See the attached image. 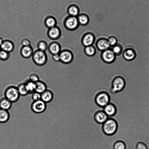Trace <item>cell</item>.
Wrapping results in <instances>:
<instances>
[{"label":"cell","mask_w":149,"mask_h":149,"mask_svg":"<svg viewBox=\"0 0 149 149\" xmlns=\"http://www.w3.org/2000/svg\"><path fill=\"white\" fill-rule=\"evenodd\" d=\"M107 39L110 47H112L118 43V40L115 36H110Z\"/></svg>","instance_id":"obj_33"},{"label":"cell","mask_w":149,"mask_h":149,"mask_svg":"<svg viewBox=\"0 0 149 149\" xmlns=\"http://www.w3.org/2000/svg\"><path fill=\"white\" fill-rule=\"evenodd\" d=\"M118 127L117 122L114 119L109 118L102 125V130L104 133L109 135L115 134Z\"/></svg>","instance_id":"obj_2"},{"label":"cell","mask_w":149,"mask_h":149,"mask_svg":"<svg viewBox=\"0 0 149 149\" xmlns=\"http://www.w3.org/2000/svg\"><path fill=\"white\" fill-rule=\"evenodd\" d=\"M10 118V114L8 111L0 108V123L7 122Z\"/></svg>","instance_id":"obj_24"},{"label":"cell","mask_w":149,"mask_h":149,"mask_svg":"<svg viewBox=\"0 0 149 149\" xmlns=\"http://www.w3.org/2000/svg\"><path fill=\"white\" fill-rule=\"evenodd\" d=\"M1 48H0V51L1 50Z\"/></svg>","instance_id":"obj_40"},{"label":"cell","mask_w":149,"mask_h":149,"mask_svg":"<svg viewBox=\"0 0 149 149\" xmlns=\"http://www.w3.org/2000/svg\"><path fill=\"white\" fill-rule=\"evenodd\" d=\"M0 47L1 50L10 53L13 50L15 45L13 42L11 40H4Z\"/></svg>","instance_id":"obj_17"},{"label":"cell","mask_w":149,"mask_h":149,"mask_svg":"<svg viewBox=\"0 0 149 149\" xmlns=\"http://www.w3.org/2000/svg\"><path fill=\"white\" fill-rule=\"evenodd\" d=\"M4 95L12 103L18 101L20 96L17 87L13 86H10L6 88L4 91Z\"/></svg>","instance_id":"obj_3"},{"label":"cell","mask_w":149,"mask_h":149,"mask_svg":"<svg viewBox=\"0 0 149 149\" xmlns=\"http://www.w3.org/2000/svg\"><path fill=\"white\" fill-rule=\"evenodd\" d=\"M111 49L116 56L120 55L123 52V47L122 45L119 43H118L111 47Z\"/></svg>","instance_id":"obj_29"},{"label":"cell","mask_w":149,"mask_h":149,"mask_svg":"<svg viewBox=\"0 0 149 149\" xmlns=\"http://www.w3.org/2000/svg\"><path fill=\"white\" fill-rule=\"evenodd\" d=\"M17 87L20 96H25L29 94L25 82L19 84Z\"/></svg>","instance_id":"obj_27"},{"label":"cell","mask_w":149,"mask_h":149,"mask_svg":"<svg viewBox=\"0 0 149 149\" xmlns=\"http://www.w3.org/2000/svg\"><path fill=\"white\" fill-rule=\"evenodd\" d=\"M37 49L45 52L48 49V45L46 42L44 40H40L37 44Z\"/></svg>","instance_id":"obj_30"},{"label":"cell","mask_w":149,"mask_h":149,"mask_svg":"<svg viewBox=\"0 0 149 149\" xmlns=\"http://www.w3.org/2000/svg\"><path fill=\"white\" fill-rule=\"evenodd\" d=\"M25 86L29 94H32L35 91L36 83L30 80L25 82Z\"/></svg>","instance_id":"obj_28"},{"label":"cell","mask_w":149,"mask_h":149,"mask_svg":"<svg viewBox=\"0 0 149 149\" xmlns=\"http://www.w3.org/2000/svg\"><path fill=\"white\" fill-rule=\"evenodd\" d=\"M4 40L1 37H0V46L2 45L3 42Z\"/></svg>","instance_id":"obj_39"},{"label":"cell","mask_w":149,"mask_h":149,"mask_svg":"<svg viewBox=\"0 0 149 149\" xmlns=\"http://www.w3.org/2000/svg\"><path fill=\"white\" fill-rule=\"evenodd\" d=\"M97 49L101 52L110 48L107 38H99L95 43Z\"/></svg>","instance_id":"obj_12"},{"label":"cell","mask_w":149,"mask_h":149,"mask_svg":"<svg viewBox=\"0 0 149 149\" xmlns=\"http://www.w3.org/2000/svg\"><path fill=\"white\" fill-rule=\"evenodd\" d=\"M126 81L124 78L121 76H117L113 79L108 93L115 94L120 93L124 89Z\"/></svg>","instance_id":"obj_1"},{"label":"cell","mask_w":149,"mask_h":149,"mask_svg":"<svg viewBox=\"0 0 149 149\" xmlns=\"http://www.w3.org/2000/svg\"><path fill=\"white\" fill-rule=\"evenodd\" d=\"M21 44L23 46H30L31 45V41L27 38H24L21 40Z\"/></svg>","instance_id":"obj_37"},{"label":"cell","mask_w":149,"mask_h":149,"mask_svg":"<svg viewBox=\"0 0 149 149\" xmlns=\"http://www.w3.org/2000/svg\"><path fill=\"white\" fill-rule=\"evenodd\" d=\"M32 111L36 113H40L43 112L47 108V103L40 100L33 101L31 105Z\"/></svg>","instance_id":"obj_9"},{"label":"cell","mask_w":149,"mask_h":149,"mask_svg":"<svg viewBox=\"0 0 149 149\" xmlns=\"http://www.w3.org/2000/svg\"><path fill=\"white\" fill-rule=\"evenodd\" d=\"M60 61L64 64H68L71 63L74 58V55L70 50L64 49L61 50L59 54Z\"/></svg>","instance_id":"obj_8"},{"label":"cell","mask_w":149,"mask_h":149,"mask_svg":"<svg viewBox=\"0 0 149 149\" xmlns=\"http://www.w3.org/2000/svg\"><path fill=\"white\" fill-rule=\"evenodd\" d=\"M56 19L52 16L47 17L45 21V26L49 29L56 26Z\"/></svg>","instance_id":"obj_26"},{"label":"cell","mask_w":149,"mask_h":149,"mask_svg":"<svg viewBox=\"0 0 149 149\" xmlns=\"http://www.w3.org/2000/svg\"><path fill=\"white\" fill-rule=\"evenodd\" d=\"M103 111L109 117L114 116L117 111L116 106L113 104L109 103L103 107Z\"/></svg>","instance_id":"obj_19"},{"label":"cell","mask_w":149,"mask_h":149,"mask_svg":"<svg viewBox=\"0 0 149 149\" xmlns=\"http://www.w3.org/2000/svg\"><path fill=\"white\" fill-rule=\"evenodd\" d=\"M34 63L38 66H42L47 63L48 57L45 52L37 49L34 52L32 56Z\"/></svg>","instance_id":"obj_4"},{"label":"cell","mask_w":149,"mask_h":149,"mask_svg":"<svg viewBox=\"0 0 149 149\" xmlns=\"http://www.w3.org/2000/svg\"><path fill=\"white\" fill-rule=\"evenodd\" d=\"M67 11L69 16L77 17L79 14V7L75 4H72L68 7Z\"/></svg>","instance_id":"obj_20"},{"label":"cell","mask_w":149,"mask_h":149,"mask_svg":"<svg viewBox=\"0 0 149 149\" xmlns=\"http://www.w3.org/2000/svg\"><path fill=\"white\" fill-rule=\"evenodd\" d=\"M63 24L65 28L70 31L76 30L79 25L77 17L69 15L65 18Z\"/></svg>","instance_id":"obj_6"},{"label":"cell","mask_w":149,"mask_h":149,"mask_svg":"<svg viewBox=\"0 0 149 149\" xmlns=\"http://www.w3.org/2000/svg\"><path fill=\"white\" fill-rule=\"evenodd\" d=\"M79 23L80 25L85 26L88 23L89 18L88 16L85 13L79 14L77 17Z\"/></svg>","instance_id":"obj_21"},{"label":"cell","mask_w":149,"mask_h":149,"mask_svg":"<svg viewBox=\"0 0 149 149\" xmlns=\"http://www.w3.org/2000/svg\"><path fill=\"white\" fill-rule=\"evenodd\" d=\"M52 58L53 60L56 62L60 61V57L59 54L52 55Z\"/></svg>","instance_id":"obj_38"},{"label":"cell","mask_w":149,"mask_h":149,"mask_svg":"<svg viewBox=\"0 0 149 149\" xmlns=\"http://www.w3.org/2000/svg\"><path fill=\"white\" fill-rule=\"evenodd\" d=\"M95 40V37L92 33L88 32L85 33L82 36L81 42L85 47L93 45Z\"/></svg>","instance_id":"obj_10"},{"label":"cell","mask_w":149,"mask_h":149,"mask_svg":"<svg viewBox=\"0 0 149 149\" xmlns=\"http://www.w3.org/2000/svg\"><path fill=\"white\" fill-rule=\"evenodd\" d=\"M10 57V53L1 50L0 51V60L2 61H6L8 60Z\"/></svg>","instance_id":"obj_32"},{"label":"cell","mask_w":149,"mask_h":149,"mask_svg":"<svg viewBox=\"0 0 149 149\" xmlns=\"http://www.w3.org/2000/svg\"><path fill=\"white\" fill-rule=\"evenodd\" d=\"M123 56L125 60L131 61L135 58L136 56V52L133 48H127L123 52Z\"/></svg>","instance_id":"obj_14"},{"label":"cell","mask_w":149,"mask_h":149,"mask_svg":"<svg viewBox=\"0 0 149 149\" xmlns=\"http://www.w3.org/2000/svg\"><path fill=\"white\" fill-rule=\"evenodd\" d=\"M41 100L46 103L52 102L53 100L54 94L50 90L47 89L41 94Z\"/></svg>","instance_id":"obj_16"},{"label":"cell","mask_w":149,"mask_h":149,"mask_svg":"<svg viewBox=\"0 0 149 149\" xmlns=\"http://www.w3.org/2000/svg\"><path fill=\"white\" fill-rule=\"evenodd\" d=\"M94 118L96 122L103 124L108 119L109 117L103 111H100L95 113Z\"/></svg>","instance_id":"obj_18"},{"label":"cell","mask_w":149,"mask_h":149,"mask_svg":"<svg viewBox=\"0 0 149 149\" xmlns=\"http://www.w3.org/2000/svg\"><path fill=\"white\" fill-rule=\"evenodd\" d=\"M61 35V31L59 27L56 26L49 29L47 35L49 38L52 40L58 39Z\"/></svg>","instance_id":"obj_11"},{"label":"cell","mask_w":149,"mask_h":149,"mask_svg":"<svg viewBox=\"0 0 149 149\" xmlns=\"http://www.w3.org/2000/svg\"><path fill=\"white\" fill-rule=\"evenodd\" d=\"M136 149H148V146L145 143L140 141L137 143Z\"/></svg>","instance_id":"obj_35"},{"label":"cell","mask_w":149,"mask_h":149,"mask_svg":"<svg viewBox=\"0 0 149 149\" xmlns=\"http://www.w3.org/2000/svg\"><path fill=\"white\" fill-rule=\"evenodd\" d=\"M100 56L101 59L104 63L111 64L115 60L116 56L111 48L101 52Z\"/></svg>","instance_id":"obj_7"},{"label":"cell","mask_w":149,"mask_h":149,"mask_svg":"<svg viewBox=\"0 0 149 149\" xmlns=\"http://www.w3.org/2000/svg\"><path fill=\"white\" fill-rule=\"evenodd\" d=\"M29 80L36 83L40 80L39 77L36 73H31L29 76Z\"/></svg>","instance_id":"obj_34"},{"label":"cell","mask_w":149,"mask_h":149,"mask_svg":"<svg viewBox=\"0 0 149 149\" xmlns=\"http://www.w3.org/2000/svg\"><path fill=\"white\" fill-rule=\"evenodd\" d=\"M12 103L5 97L0 100V108L8 111L11 108Z\"/></svg>","instance_id":"obj_22"},{"label":"cell","mask_w":149,"mask_h":149,"mask_svg":"<svg viewBox=\"0 0 149 149\" xmlns=\"http://www.w3.org/2000/svg\"><path fill=\"white\" fill-rule=\"evenodd\" d=\"M110 96L108 93L104 91L98 93L95 97V101L99 106L103 108L109 103Z\"/></svg>","instance_id":"obj_5"},{"label":"cell","mask_w":149,"mask_h":149,"mask_svg":"<svg viewBox=\"0 0 149 149\" xmlns=\"http://www.w3.org/2000/svg\"><path fill=\"white\" fill-rule=\"evenodd\" d=\"M113 148L114 149H126V145L123 141L118 140L114 143Z\"/></svg>","instance_id":"obj_31"},{"label":"cell","mask_w":149,"mask_h":149,"mask_svg":"<svg viewBox=\"0 0 149 149\" xmlns=\"http://www.w3.org/2000/svg\"><path fill=\"white\" fill-rule=\"evenodd\" d=\"M84 51L86 56L92 57L96 54V49L94 46L91 45L84 47Z\"/></svg>","instance_id":"obj_25"},{"label":"cell","mask_w":149,"mask_h":149,"mask_svg":"<svg viewBox=\"0 0 149 149\" xmlns=\"http://www.w3.org/2000/svg\"><path fill=\"white\" fill-rule=\"evenodd\" d=\"M33 52V49L31 45L22 46L20 50L21 55L25 58H28L32 56Z\"/></svg>","instance_id":"obj_15"},{"label":"cell","mask_w":149,"mask_h":149,"mask_svg":"<svg viewBox=\"0 0 149 149\" xmlns=\"http://www.w3.org/2000/svg\"><path fill=\"white\" fill-rule=\"evenodd\" d=\"M35 83L36 92L41 94L47 89L46 84L43 81L39 80Z\"/></svg>","instance_id":"obj_23"},{"label":"cell","mask_w":149,"mask_h":149,"mask_svg":"<svg viewBox=\"0 0 149 149\" xmlns=\"http://www.w3.org/2000/svg\"><path fill=\"white\" fill-rule=\"evenodd\" d=\"M31 98L33 101H36L41 100V94L36 92H34L32 94Z\"/></svg>","instance_id":"obj_36"},{"label":"cell","mask_w":149,"mask_h":149,"mask_svg":"<svg viewBox=\"0 0 149 149\" xmlns=\"http://www.w3.org/2000/svg\"><path fill=\"white\" fill-rule=\"evenodd\" d=\"M61 49L60 44L57 41H53L48 45V50L52 55L59 54L61 50Z\"/></svg>","instance_id":"obj_13"}]
</instances>
